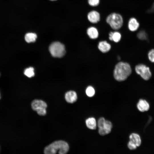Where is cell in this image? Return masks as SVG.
<instances>
[{"mask_svg":"<svg viewBox=\"0 0 154 154\" xmlns=\"http://www.w3.org/2000/svg\"><path fill=\"white\" fill-rule=\"evenodd\" d=\"M129 140L134 143L137 146H139L141 144V137L138 134L132 133L129 136Z\"/></svg>","mask_w":154,"mask_h":154,"instance_id":"obj_15","label":"cell"},{"mask_svg":"<svg viewBox=\"0 0 154 154\" xmlns=\"http://www.w3.org/2000/svg\"><path fill=\"white\" fill-rule=\"evenodd\" d=\"M150 12L154 11V3L151 9L149 10Z\"/></svg>","mask_w":154,"mask_h":154,"instance_id":"obj_26","label":"cell"},{"mask_svg":"<svg viewBox=\"0 0 154 154\" xmlns=\"http://www.w3.org/2000/svg\"><path fill=\"white\" fill-rule=\"evenodd\" d=\"M112 127V124L111 122L109 120H106L104 127L99 129V133L102 136L107 135L111 132Z\"/></svg>","mask_w":154,"mask_h":154,"instance_id":"obj_6","label":"cell"},{"mask_svg":"<svg viewBox=\"0 0 154 154\" xmlns=\"http://www.w3.org/2000/svg\"><path fill=\"white\" fill-rule=\"evenodd\" d=\"M49 50L51 55L55 57H61L66 53L64 45L58 42H54L51 44Z\"/></svg>","mask_w":154,"mask_h":154,"instance_id":"obj_4","label":"cell"},{"mask_svg":"<svg viewBox=\"0 0 154 154\" xmlns=\"http://www.w3.org/2000/svg\"><path fill=\"white\" fill-rule=\"evenodd\" d=\"M137 37L141 40H146L147 38V35L146 33L143 31H141L138 33Z\"/></svg>","mask_w":154,"mask_h":154,"instance_id":"obj_21","label":"cell"},{"mask_svg":"<svg viewBox=\"0 0 154 154\" xmlns=\"http://www.w3.org/2000/svg\"><path fill=\"white\" fill-rule=\"evenodd\" d=\"M106 22L113 29L117 30L122 26L123 19L119 14L115 13H112L106 18Z\"/></svg>","mask_w":154,"mask_h":154,"instance_id":"obj_3","label":"cell"},{"mask_svg":"<svg viewBox=\"0 0 154 154\" xmlns=\"http://www.w3.org/2000/svg\"><path fill=\"white\" fill-rule=\"evenodd\" d=\"M69 149V145L67 142L62 140L58 141L46 147L44 152L46 154H54L57 152L60 154H64L68 152Z\"/></svg>","mask_w":154,"mask_h":154,"instance_id":"obj_2","label":"cell"},{"mask_svg":"<svg viewBox=\"0 0 154 154\" xmlns=\"http://www.w3.org/2000/svg\"><path fill=\"white\" fill-rule=\"evenodd\" d=\"M137 106L138 110L142 112L148 111L150 108L148 102L146 100L143 99H141L139 101Z\"/></svg>","mask_w":154,"mask_h":154,"instance_id":"obj_9","label":"cell"},{"mask_svg":"<svg viewBox=\"0 0 154 154\" xmlns=\"http://www.w3.org/2000/svg\"><path fill=\"white\" fill-rule=\"evenodd\" d=\"M89 5L93 7L98 6L100 3V0H88Z\"/></svg>","mask_w":154,"mask_h":154,"instance_id":"obj_24","label":"cell"},{"mask_svg":"<svg viewBox=\"0 0 154 154\" xmlns=\"http://www.w3.org/2000/svg\"><path fill=\"white\" fill-rule=\"evenodd\" d=\"M106 120L103 117L99 118L97 123V125L99 129L102 128L104 127L105 124Z\"/></svg>","mask_w":154,"mask_h":154,"instance_id":"obj_20","label":"cell"},{"mask_svg":"<svg viewBox=\"0 0 154 154\" xmlns=\"http://www.w3.org/2000/svg\"><path fill=\"white\" fill-rule=\"evenodd\" d=\"M86 124L87 127L90 129L94 130L96 129L97 123L94 117H90L86 120Z\"/></svg>","mask_w":154,"mask_h":154,"instance_id":"obj_14","label":"cell"},{"mask_svg":"<svg viewBox=\"0 0 154 154\" xmlns=\"http://www.w3.org/2000/svg\"><path fill=\"white\" fill-rule=\"evenodd\" d=\"M0 98H1V96H0Z\"/></svg>","mask_w":154,"mask_h":154,"instance_id":"obj_29","label":"cell"},{"mask_svg":"<svg viewBox=\"0 0 154 154\" xmlns=\"http://www.w3.org/2000/svg\"><path fill=\"white\" fill-rule=\"evenodd\" d=\"M36 34L33 33H28L25 36V40L26 42L28 43L35 42L37 38Z\"/></svg>","mask_w":154,"mask_h":154,"instance_id":"obj_16","label":"cell"},{"mask_svg":"<svg viewBox=\"0 0 154 154\" xmlns=\"http://www.w3.org/2000/svg\"><path fill=\"white\" fill-rule=\"evenodd\" d=\"M128 26L130 31H134L137 30L139 28V23L135 18H131L129 21Z\"/></svg>","mask_w":154,"mask_h":154,"instance_id":"obj_11","label":"cell"},{"mask_svg":"<svg viewBox=\"0 0 154 154\" xmlns=\"http://www.w3.org/2000/svg\"><path fill=\"white\" fill-rule=\"evenodd\" d=\"M24 74L29 78L34 76L35 75L34 68L32 67H30L26 68L24 71Z\"/></svg>","mask_w":154,"mask_h":154,"instance_id":"obj_17","label":"cell"},{"mask_svg":"<svg viewBox=\"0 0 154 154\" xmlns=\"http://www.w3.org/2000/svg\"><path fill=\"white\" fill-rule=\"evenodd\" d=\"M98 47L101 52L103 53H106L110 50L111 46L106 41H103L99 42Z\"/></svg>","mask_w":154,"mask_h":154,"instance_id":"obj_12","label":"cell"},{"mask_svg":"<svg viewBox=\"0 0 154 154\" xmlns=\"http://www.w3.org/2000/svg\"><path fill=\"white\" fill-rule=\"evenodd\" d=\"M87 18L90 22L92 23H98L100 20V15L98 11L93 10L88 13Z\"/></svg>","mask_w":154,"mask_h":154,"instance_id":"obj_7","label":"cell"},{"mask_svg":"<svg viewBox=\"0 0 154 154\" xmlns=\"http://www.w3.org/2000/svg\"><path fill=\"white\" fill-rule=\"evenodd\" d=\"M121 35L119 32L115 31L114 32L112 37V41L117 42H119L121 40Z\"/></svg>","mask_w":154,"mask_h":154,"instance_id":"obj_18","label":"cell"},{"mask_svg":"<svg viewBox=\"0 0 154 154\" xmlns=\"http://www.w3.org/2000/svg\"><path fill=\"white\" fill-rule=\"evenodd\" d=\"M87 33L89 37L92 39L97 38L99 35L98 30L96 28L93 27L88 28L87 29Z\"/></svg>","mask_w":154,"mask_h":154,"instance_id":"obj_13","label":"cell"},{"mask_svg":"<svg viewBox=\"0 0 154 154\" xmlns=\"http://www.w3.org/2000/svg\"><path fill=\"white\" fill-rule=\"evenodd\" d=\"M65 99L66 101L69 103H73L77 100V96L76 92L72 91L67 92L65 94Z\"/></svg>","mask_w":154,"mask_h":154,"instance_id":"obj_10","label":"cell"},{"mask_svg":"<svg viewBox=\"0 0 154 154\" xmlns=\"http://www.w3.org/2000/svg\"><path fill=\"white\" fill-rule=\"evenodd\" d=\"M131 73L130 65L127 62H120L115 66L114 72L115 79L118 81L126 80Z\"/></svg>","mask_w":154,"mask_h":154,"instance_id":"obj_1","label":"cell"},{"mask_svg":"<svg viewBox=\"0 0 154 154\" xmlns=\"http://www.w3.org/2000/svg\"><path fill=\"white\" fill-rule=\"evenodd\" d=\"M51 1H55V0H50Z\"/></svg>","mask_w":154,"mask_h":154,"instance_id":"obj_28","label":"cell"},{"mask_svg":"<svg viewBox=\"0 0 154 154\" xmlns=\"http://www.w3.org/2000/svg\"><path fill=\"white\" fill-rule=\"evenodd\" d=\"M46 108H43L38 110H37L38 114L40 116H44L46 113Z\"/></svg>","mask_w":154,"mask_h":154,"instance_id":"obj_25","label":"cell"},{"mask_svg":"<svg viewBox=\"0 0 154 154\" xmlns=\"http://www.w3.org/2000/svg\"><path fill=\"white\" fill-rule=\"evenodd\" d=\"M148 57L149 60L152 62H154V49L151 50L148 52Z\"/></svg>","mask_w":154,"mask_h":154,"instance_id":"obj_22","label":"cell"},{"mask_svg":"<svg viewBox=\"0 0 154 154\" xmlns=\"http://www.w3.org/2000/svg\"><path fill=\"white\" fill-rule=\"evenodd\" d=\"M117 58V59H118V60H119L120 59V58L119 56H118Z\"/></svg>","mask_w":154,"mask_h":154,"instance_id":"obj_27","label":"cell"},{"mask_svg":"<svg viewBox=\"0 0 154 154\" xmlns=\"http://www.w3.org/2000/svg\"><path fill=\"white\" fill-rule=\"evenodd\" d=\"M135 70L138 74L144 80H147L151 77V74L149 67L145 65L140 64L135 67Z\"/></svg>","mask_w":154,"mask_h":154,"instance_id":"obj_5","label":"cell"},{"mask_svg":"<svg viewBox=\"0 0 154 154\" xmlns=\"http://www.w3.org/2000/svg\"><path fill=\"white\" fill-rule=\"evenodd\" d=\"M32 109L34 111L43 108H46L47 107L46 103L43 101L36 100H33L31 103Z\"/></svg>","mask_w":154,"mask_h":154,"instance_id":"obj_8","label":"cell"},{"mask_svg":"<svg viewBox=\"0 0 154 154\" xmlns=\"http://www.w3.org/2000/svg\"><path fill=\"white\" fill-rule=\"evenodd\" d=\"M87 95L89 97H92L94 95L95 91L94 88L91 86L87 87L86 90Z\"/></svg>","mask_w":154,"mask_h":154,"instance_id":"obj_19","label":"cell"},{"mask_svg":"<svg viewBox=\"0 0 154 154\" xmlns=\"http://www.w3.org/2000/svg\"><path fill=\"white\" fill-rule=\"evenodd\" d=\"M128 148L131 150L136 149L137 147L136 145L131 141L129 140L127 144Z\"/></svg>","mask_w":154,"mask_h":154,"instance_id":"obj_23","label":"cell"}]
</instances>
